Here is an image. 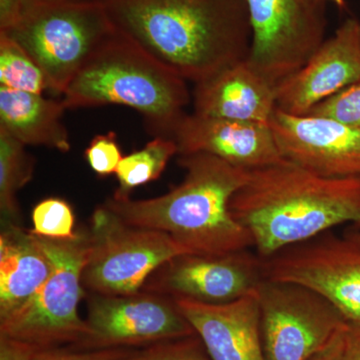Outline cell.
<instances>
[{
    "label": "cell",
    "mask_w": 360,
    "mask_h": 360,
    "mask_svg": "<svg viewBox=\"0 0 360 360\" xmlns=\"http://www.w3.org/2000/svg\"><path fill=\"white\" fill-rule=\"evenodd\" d=\"M305 115L330 118L360 129V80L321 101Z\"/></svg>",
    "instance_id": "cell-25"
},
{
    "label": "cell",
    "mask_w": 360,
    "mask_h": 360,
    "mask_svg": "<svg viewBox=\"0 0 360 360\" xmlns=\"http://www.w3.org/2000/svg\"><path fill=\"white\" fill-rule=\"evenodd\" d=\"M115 32L99 0H25L6 33L39 66L49 89L63 96L94 52Z\"/></svg>",
    "instance_id": "cell-5"
},
{
    "label": "cell",
    "mask_w": 360,
    "mask_h": 360,
    "mask_svg": "<svg viewBox=\"0 0 360 360\" xmlns=\"http://www.w3.org/2000/svg\"><path fill=\"white\" fill-rule=\"evenodd\" d=\"M35 236L51 259V276L22 307L0 321V335L41 352L66 343L78 347L89 333L86 321L78 314L84 295L82 271L89 253V231L77 232L70 239Z\"/></svg>",
    "instance_id": "cell-6"
},
{
    "label": "cell",
    "mask_w": 360,
    "mask_h": 360,
    "mask_svg": "<svg viewBox=\"0 0 360 360\" xmlns=\"http://www.w3.org/2000/svg\"><path fill=\"white\" fill-rule=\"evenodd\" d=\"M186 176L168 193L134 200L113 194L104 205L125 224L167 232L194 255L248 250L253 239L231 212V200L250 170L206 153L179 155Z\"/></svg>",
    "instance_id": "cell-3"
},
{
    "label": "cell",
    "mask_w": 360,
    "mask_h": 360,
    "mask_svg": "<svg viewBox=\"0 0 360 360\" xmlns=\"http://www.w3.org/2000/svg\"><path fill=\"white\" fill-rule=\"evenodd\" d=\"M348 234L360 243V229L359 227L354 226V229H352Z\"/></svg>",
    "instance_id": "cell-33"
},
{
    "label": "cell",
    "mask_w": 360,
    "mask_h": 360,
    "mask_svg": "<svg viewBox=\"0 0 360 360\" xmlns=\"http://www.w3.org/2000/svg\"><path fill=\"white\" fill-rule=\"evenodd\" d=\"M0 86L42 94L49 89L39 66L15 40L0 32Z\"/></svg>",
    "instance_id": "cell-22"
},
{
    "label": "cell",
    "mask_w": 360,
    "mask_h": 360,
    "mask_svg": "<svg viewBox=\"0 0 360 360\" xmlns=\"http://www.w3.org/2000/svg\"><path fill=\"white\" fill-rule=\"evenodd\" d=\"M177 153L179 149L174 139L155 136L141 150L124 156L116 169L120 187L115 194L130 196L136 187L160 179L168 161Z\"/></svg>",
    "instance_id": "cell-21"
},
{
    "label": "cell",
    "mask_w": 360,
    "mask_h": 360,
    "mask_svg": "<svg viewBox=\"0 0 360 360\" xmlns=\"http://www.w3.org/2000/svg\"><path fill=\"white\" fill-rule=\"evenodd\" d=\"M193 103L198 115L269 124L277 110L276 86L245 59L196 84Z\"/></svg>",
    "instance_id": "cell-17"
},
{
    "label": "cell",
    "mask_w": 360,
    "mask_h": 360,
    "mask_svg": "<svg viewBox=\"0 0 360 360\" xmlns=\"http://www.w3.org/2000/svg\"><path fill=\"white\" fill-rule=\"evenodd\" d=\"M89 333L79 349H108L195 335L174 298L158 293L90 295Z\"/></svg>",
    "instance_id": "cell-11"
},
{
    "label": "cell",
    "mask_w": 360,
    "mask_h": 360,
    "mask_svg": "<svg viewBox=\"0 0 360 360\" xmlns=\"http://www.w3.org/2000/svg\"><path fill=\"white\" fill-rule=\"evenodd\" d=\"M117 360H212L198 335L155 343L141 352H129Z\"/></svg>",
    "instance_id": "cell-24"
},
{
    "label": "cell",
    "mask_w": 360,
    "mask_h": 360,
    "mask_svg": "<svg viewBox=\"0 0 360 360\" xmlns=\"http://www.w3.org/2000/svg\"><path fill=\"white\" fill-rule=\"evenodd\" d=\"M82 285L92 295L139 292L153 272L189 253L167 232L125 224L104 205L92 215Z\"/></svg>",
    "instance_id": "cell-7"
},
{
    "label": "cell",
    "mask_w": 360,
    "mask_h": 360,
    "mask_svg": "<svg viewBox=\"0 0 360 360\" xmlns=\"http://www.w3.org/2000/svg\"><path fill=\"white\" fill-rule=\"evenodd\" d=\"M127 352H129V350L123 348L90 349L84 352H72L58 348L42 352L37 360H117Z\"/></svg>",
    "instance_id": "cell-27"
},
{
    "label": "cell",
    "mask_w": 360,
    "mask_h": 360,
    "mask_svg": "<svg viewBox=\"0 0 360 360\" xmlns=\"http://www.w3.org/2000/svg\"><path fill=\"white\" fill-rule=\"evenodd\" d=\"M42 352L28 343L0 335V360H37Z\"/></svg>",
    "instance_id": "cell-28"
},
{
    "label": "cell",
    "mask_w": 360,
    "mask_h": 360,
    "mask_svg": "<svg viewBox=\"0 0 360 360\" xmlns=\"http://www.w3.org/2000/svg\"><path fill=\"white\" fill-rule=\"evenodd\" d=\"M63 101L0 86V129L23 146L68 153L70 134L63 122Z\"/></svg>",
    "instance_id": "cell-19"
},
{
    "label": "cell",
    "mask_w": 360,
    "mask_h": 360,
    "mask_svg": "<svg viewBox=\"0 0 360 360\" xmlns=\"http://www.w3.org/2000/svg\"><path fill=\"white\" fill-rule=\"evenodd\" d=\"M360 80V20L348 18L297 72L276 87L277 108L305 115Z\"/></svg>",
    "instance_id": "cell-14"
},
{
    "label": "cell",
    "mask_w": 360,
    "mask_h": 360,
    "mask_svg": "<svg viewBox=\"0 0 360 360\" xmlns=\"http://www.w3.org/2000/svg\"><path fill=\"white\" fill-rule=\"evenodd\" d=\"M281 155L330 179H360V129L277 108L269 122Z\"/></svg>",
    "instance_id": "cell-13"
},
{
    "label": "cell",
    "mask_w": 360,
    "mask_h": 360,
    "mask_svg": "<svg viewBox=\"0 0 360 360\" xmlns=\"http://www.w3.org/2000/svg\"><path fill=\"white\" fill-rule=\"evenodd\" d=\"M345 328L347 326L336 333L335 338L323 349L317 352L309 360H342Z\"/></svg>",
    "instance_id": "cell-31"
},
{
    "label": "cell",
    "mask_w": 360,
    "mask_h": 360,
    "mask_svg": "<svg viewBox=\"0 0 360 360\" xmlns=\"http://www.w3.org/2000/svg\"><path fill=\"white\" fill-rule=\"evenodd\" d=\"M0 321L22 307L51 276L52 264L32 231L1 222Z\"/></svg>",
    "instance_id": "cell-18"
},
{
    "label": "cell",
    "mask_w": 360,
    "mask_h": 360,
    "mask_svg": "<svg viewBox=\"0 0 360 360\" xmlns=\"http://www.w3.org/2000/svg\"><path fill=\"white\" fill-rule=\"evenodd\" d=\"M118 32L194 84L248 59L245 0H99Z\"/></svg>",
    "instance_id": "cell-1"
},
{
    "label": "cell",
    "mask_w": 360,
    "mask_h": 360,
    "mask_svg": "<svg viewBox=\"0 0 360 360\" xmlns=\"http://www.w3.org/2000/svg\"><path fill=\"white\" fill-rule=\"evenodd\" d=\"M323 1L328 2L331 1L338 6V8L340 9V11H347V4L345 0H323Z\"/></svg>",
    "instance_id": "cell-32"
},
{
    "label": "cell",
    "mask_w": 360,
    "mask_h": 360,
    "mask_svg": "<svg viewBox=\"0 0 360 360\" xmlns=\"http://www.w3.org/2000/svg\"><path fill=\"white\" fill-rule=\"evenodd\" d=\"M354 226H356V225H354ZM356 227H359V229H360V225H359V226H356Z\"/></svg>",
    "instance_id": "cell-34"
},
{
    "label": "cell",
    "mask_w": 360,
    "mask_h": 360,
    "mask_svg": "<svg viewBox=\"0 0 360 360\" xmlns=\"http://www.w3.org/2000/svg\"><path fill=\"white\" fill-rule=\"evenodd\" d=\"M264 279L300 284L360 323V243L330 231L262 258Z\"/></svg>",
    "instance_id": "cell-10"
},
{
    "label": "cell",
    "mask_w": 360,
    "mask_h": 360,
    "mask_svg": "<svg viewBox=\"0 0 360 360\" xmlns=\"http://www.w3.org/2000/svg\"><path fill=\"white\" fill-rule=\"evenodd\" d=\"M262 257L248 250L224 255L186 253L151 274L144 291L206 303L233 302L257 291Z\"/></svg>",
    "instance_id": "cell-12"
},
{
    "label": "cell",
    "mask_w": 360,
    "mask_h": 360,
    "mask_svg": "<svg viewBox=\"0 0 360 360\" xmlns=\"http://www.w3.org/2000/svg\"><path fill=\"white\" fill-rule=\"evenodd\" d=\"M32 233L40 238L70 239L75 238V217L72 207L63 198H45L32 210Z\"/></svg>",
    "instance_id": "cell-23"
},
{
    "label": "cell",
    "mask_w": 360,
    "mask_h": 360,
    "mask_svg": "<svg viewBox=\"0 0 360 360\" xmlns=\"http://www.w3.org/2000/svg\"><path fill=\"white\" fill-rule=\"evenodd\" d=\"M84 158L99 176L115 174L123 158L115 132L96 135L85 149Z\"/></svg>",
    "instance_id": "cell-26"
},
{
    "label": "cell",
    "mask_w": 360,
    "mask_h": 360,
    "mask_svg": "<svg viewBox=\"0 0 360 360\" xmlns=\"http://www.w3.org/2000/svg\"><path fill=\"white\" fill-rule=\"evenodd\" d=\"M172 139L179 155L206 153L252 170L283 160L269 124L187 113Z\"/></svg>",
    "instance_id": "cell-15"
},
{
    "label": "cell",
    "mask_w": 360,
    "mask_h": 360,
    "mask_svg": "<svg viewBox=\"0 0 360 360\" xmlns=\"http://www.w3.org/2000/svg\"><path fill=\"white\" fill-rule=\"evenodd\" d=\"M252 32L248 61L276 85L297 72L326 39L323 0H245Z\"/></svg>",
    "instance_id": "cell-8"
},
{
    "label": "cell",
    "mask_w": 360,
    "mask_h": 360,
    "mask_svg": "<svg viewBox=\"0 0 360 360\" xmlns=\"http://www.w3.org/2000/svg\"><path fill=\"white\" fill-rule=\"evenodd\" d=\"M257 293L266 360H309L347 326L335 305L300 284L264 279Z\"/></svg>",
    "instance_id": "cell-9"
},
{
    "label": "cell",
    "mask_w": 360,
    "mask_h": 360,
    "mask_svg": "<svg viewBox=\"0 0 360 360\" xmlns=\"http://www.w3.org/2000/svg\"><path fill=\"white\" fill-rule=\"evenodd\" d=\"M174 300L212 360H266L257 291L224 303Z\"/></svg>",
    "instance_id": "cell-16"
},
{
    "label": "cell",
    "mask_w": 360,
    "mask_h": 360,
    "mask_svg": "<svg viewBox=\"0 0 360 360\" xmlns=\"http://www.w3.org/2000/svg\"><path fill=\"white\" fill-rule=\"evenodd\" d=\"M25 0H0V32L13 27Z\"/></svg>",
    "instance_id": "cell-30"
},
{
    "label": "cell",
    "mask_w": 360,
    "mask_h": 360,
    "mask_svg": "<svg viewBox=\"0 0 360 360\" xmlns=\"http://www.w3.org/2000/svg\"><path fill=\"white\" fill-rule=\"evenodd\" d=\"M342 360H360V323L347 322Z\"/></svg>",
    "instance_id": "cell-29"
},
{
    "label": "cell",
    "mask_w": 360,
    "mask_h": 360,
    "mask_svg": "<svg viewBox=\"0 0 360 360\" xmlns=\"http://www.w3.org/2000/svg\"><path fill=\"white\" fill-rule=\"evenodd\" d=\"M186 80L127 35H110L63 94L66 110L123 105L155 136L172 137L191 101Z\"/></svg>",
    "instance_id": "cell-4"
},
{
    "label": "cell",
    "mask_w": 360,
    "mask_h": 360,
    "mask_svg": "<svg viewBox=\"0 0 360 360\" xmlns=\"http://www.w3.org/2000/svg\"><path fill=\"white\" fill-rule=\"evenodd\" d=\"M35 160L25 146L0 129V212L1 222L20 224L16 193L32 179Z\"/></svg>",
    "instance_id": "cell-20"
},
{
    "label": "cell",
    "mask_w": 360,
    "mask_h": 360,
    "mask_svg": "<svg viewBox=\"0 0 360 360\" xmlns=\"http://www.w3.org/2000/svg\"><path fill=\"white\" fill-rule=\"evenodd\" d=\"M231 212L262 258L345 224L360 225V179L322 176L288 160L250 170Z\"/></svg>",
    "instance_id": "cell-2"
}]
</instances>
